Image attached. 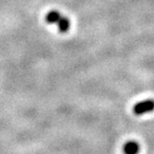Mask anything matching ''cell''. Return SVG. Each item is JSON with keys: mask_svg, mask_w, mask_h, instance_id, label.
<instances>
[{"mask_svg": "<svg viewBox=\"0 0 154 154\" xmlns=\"http://www.w3.org/2000/svg\"><path fill=\"white\" fill-rule=\"evenodd\" d=\"M154 110V100L147 99L135 104L133 111L136 115H143L146 113L152 112Z\"/></svg>", "mask_w": 154, "mask_h": 154, "instance_id": "cell-1", "label": "cell"}, {"mask_svg": "<svg viewBox=\"0 0 154 154\" xmlns=\"http://www.w3.org/2000/svg\"><path fill=\"white\" fill-rule=\"evenodd\" d=\"M123 151L125 154H138L139 152V144L135 141H128L123 147Z\"/></svg>", "mask_w": 154, "mask_h": 154, "instance_id": "cell-2", "label": "cell"}, {"mask_svg": "<svg viewBox=\"0 0 154 154\" xmlns=\"http://www.w3.org/2000/svg\"><path fill=\"white\" fill-rule=\"evenodd\" d=\"M61 15L57 10H51L50 12H48L46 15V21L50 24H57V22L59 21L61 18Z\"/></svg>", "mask_w": 154, "mask_h": 154, "instance_id": "cell-3", "label": "cell"}, {"mask_svg": "<svg viewBox=\"0 0 154 154\" xmlns=\"http://www.w3.org/2000/svg\"><path fill=\"white\" fill-rule=\"evenodd\" d=\"M57 26H58V29H59L61 32H66L70 27V21L67 17L61 16L59 21L57 22Z\"/></svg>", "mask_w": 154, "mask_h": 154, "instance_id": "cell-4", "label": "cell"}]
</instances>
